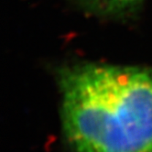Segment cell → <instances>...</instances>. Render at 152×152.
Returning a JSON list of instances; mask_svg holds the SVG:
<instances>
[{
    "label": "cell",
    "instance_id": "obj_2",
    "mask_svg": "<svg viewBox=\"0 0 152 152\" xmlns=\"http://www.w3.org/2000/svg\"><path fill=\"white\" fill-rule=\"evenodd\" d=\"M92 1L104 9L118 10L134 6L141 2L142 0H92Z\"/></svg>",
    "mask_w": 152,
    "mask_h": 152
},
{
    "label": "cell",
    "instance_id": "obj_1",
    "mask_svg": "<svg viewBox=\"0 0 152 152\" xmlns=\"http://www.w3.org/2000/svg\"><path fill=\"white\" fill-rule=\"evenodd\" d=\"M76 152H152V69L82 65L59 76Z\"/></svg>",
    "mask_w": 152,
    "mask_h": 152
}]
</instances>
